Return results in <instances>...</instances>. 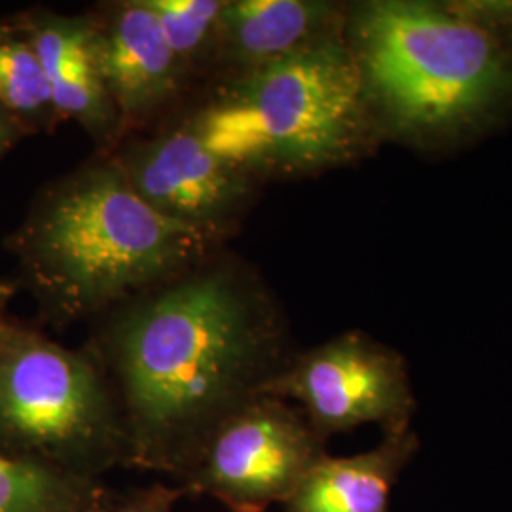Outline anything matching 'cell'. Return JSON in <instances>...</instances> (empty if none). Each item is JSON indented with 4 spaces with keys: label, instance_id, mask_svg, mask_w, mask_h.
Returning a JSON list of instances; mask_svg holds the SVG:
<instances>
[{
    "label": "cell",
    "instance_id": "6da1fadb",
    "mask_svg": "<svg viewBox=\"0 0 512 512\" xmlns=\"http://www.w3.org/2000/svg\"><path fill=\"white\" fill-rule=\"evenodd\" d=\"M82 346L118 404L128 469L173 480L298 351L266 277L228 247L95 319Z\"/></svg>",
    "mask_w": 512,
    "mask_h": 512
},
{
    "label": "cell",
    "instance_id": "7a4b0ae2",
    "mask_svg": "<svg viewBox=\"0 0 512 512\" xmlns=\"http://www.w3.org/2000/svg\"><path fill=\"white\" fill-rule=\"evenodd\" d=\"M346 42L384 145L446 154L512 118V0L349 2Z\"/></svg>",
    "mask_w": 512,
    "mask_h": 512
},
{
    "label": "cell",
    "instance_id": "3957f363",
    "mask_svg": "<svg viewBox=\"0 0 512 512\" xmlns=\"http://www.w3.org/2000/svg\"><path fill=\"white\" fill-rule=\"evenodd\" d=\"M224 247L154 211L110 152L42 184L4 236L38 325L57 330L90 325Z\"/></svg>",
    "mask_w": 512,
    "mask_h": 512
},
{
    "label": "cell",
    "instance_id": "277c9868",
    "mask_svg": "<svg viewBox=\"0 0 512 512\" xmlns=\"http://www.w3.org/2000/svg\"><path fill=\"white\" fill-rule=\"evenodd\" d=\"M169 122L264 186L359 164L384 147L346 38L209 82Z\"/></svg>",
    "mask_w": 512,
    "mask_h": 512
},
{
    "label": "cell",
    "instance_id": "5b68a950",
    "mask_svg": "<svg viewBox=\"0 0 512 512\" xmlns=\"http://www.w3.org/2000/svg\"><path fill=\"white\" fill-rule=\"evenodd\" d=\"M0 458L103 480L128 469V440L103 370L38 323L0 319Z\"/></svg>",
    "mask_w": 512,
    "mask_h": 512
},
{
    "label": "cell",
    "instance_id": "8992f818",
    "mask_svg": "<svg viewBox=\"0 0 512 512\" xmlns=\"http://www.w3.org/2000/svg\"><path fill=\"white\" fill-rule=\"evenodd\" d=\"M262 395L296 404L327 442L368 423L403 433L416 410L403 353L359 329L298 349Z\"/></svg>",
    "mask_w": 512,
    "mask_h": 512
},
{
    "label": "cell",
    "instance_id": "52a82bcc",
    "mask_svg": "<svg viewBox=\"0 0 512 512\" xmlns=\"http://www.w3.org/2000/svg\"><path fill=\"white\" fill-rule=\"evenodd\" d=\"M325 454L327 440L296 404L258 395L220 423L177 486L230 512H266L283 505Z\"/></svg>",
    "mask_w": 512,
    "mask_h": 512
},
{
    "label": "cell",
    "instance_id": "ba28073f",
    "mask_svg": "<svg viewBox=\"0 0 512 512\" xmlns=\"http://www.w3.org/2000/svg\"><path fill=\"white\" fill-rule=\"evenodd\" d=\"M110 154L154 211L220 245L238 236L266 188L177 122L126 137Z\"/></svg>",
    "mask_w": 512,
    "mask_h": 512
},
{
    "label": "cell",
    "instance_id": "9c48e42d",
    "mask_svg": "<svg viewBox=\"0 0 512 512\" xmlns=\"http://www.w3.org/2000/svg\"><path fill=\"white\" fill-rule=\"evenodd\" d=\"M93 52L124 139L162 128L196 92L145 0H109L88 10ZM122 139V141H124Z\"/></svg>",
    "mask_w": 512,
    "mask_h": 512
},
{
    "label": "cell",
    "instance_id": "30bf717a",
    "mask_svg": "<svg viewBox=\"0 0 512 512\" xmlns=\"http://www.w3.org/2000/svg\"><path fill=\"white\" fill-rule=\"evenodd\" d=\"M12 19L37 52L63 124L74 122L84 129L95 152H112L124 131L95 61L90 12L67 16L31 6Z\"/></svg>",
    "mask_w": 512,
    "mask_h": 512
},
{
    "label": "cell",
    "instance_id": "8fae6325",
    "mask_svg": "<svg viewBox=\"0 0 512 512\" xmlns=\"http://www.w3.org/2000/svg\"><path fill=\"white\" fill-rule=\"evenodd\" d=\"M348 10L340 0H226L209 82L346 38Z\"/></svg>",
    "mask_w": 512,
    "mask_h": 512
},
{
    "label": "cell",
    "instance_id": "7c38bea8",
    "mask_svg": "<svg viewBox=\"0 0 512 512\" xmlns=\"http://www.w3.org/2000/svg\"><path fill=\"white\" fill-rule=\"evenodd\" d=\"M418 450L420 439L408 429L384 435L378 446L355 456L334 458L327 452L283 503V511L389 512L393 486Z\"/></svg>",
    "mask_w": 512,
    "mask_h": 512
},
{
    "label": "cell",
    "instance_id": "4fadbf2b",
    "mask_svg": "<svg viewBox=\"0 0 512 512\" xmlns=\"http://www.w3.org/2000/svg\"><path fill=\"white\" fill-rule=\"evenodd\" d=\"M0 107L33 135H52L63 124L37 52L12 16L0 18Z\"/></svg>",
    "mask_w": 512,
    "mask_h": 512
},
{
    "label": "cell",
    "instance_id": "5bb4252c",
    "mask_svg": "<svg viewBox=\"0 0 512 512\" xmlns=\"http://www.w3.org/2000/svg\"><path fill=\"white\" fill-rule=\"evenodd\" d=\"M105 490L103 480L0 458V512H92Z\"/></svg>",
    "mask_w": 512,
    "mask_h": 512
},
{
    "label": "cell",
    "instance_id": "9a60e30c",
    "mask_svg": "<svg viewBox=\"0 0 512 512\" xmlns=\"http://www.w3.org/2000/svg\"><path fill=\"white\" fill-rule=\"evenodd\" d=\"M171 52L192 76L196 90L209 82L219 46L226 0H145Z\"/></svg>",
    "mask_w": 512,
    "mask_h": 512
},
{
    "label": "cell",
    "instance_id": "2e32d148",
    "mask_svg": "<svg viewBox=\"0 0 512 512\" xmlns=\"http://www.w3.org/2000/svg\"><path fill=\"white\" fill-rule=\"evenodd\" d=\"M181 497L184 494L179 486L165 482L131 490H110L107 486L92 512H173Z\"/></svg>",
    "mask_w": 512,
    "mask_h": 512
},
{
    "label": "cell",
    "instance_id": "e0dca14e",
    "mask_svg": "<svg viewBox=\"0 0 512 512\" xmlns=\"http://www.w3.org/2000/svg\"><path fill=\"white\" fill-rule=\"evenodd\" d=\"M29 137H33L31 129L27 128L10 110L0 107V162Z\"/></svg>",
    "mask_w": 512,
    "mask_h": 512
},
{
    "label": "cell",
    "instance_id": "ac0fdd59",
    "mask_svg": "<svg viewBox=\"0 0 512 512\" xmlns=\"http://www.w3.org/2000/svg\"><path fill=\"white\" fill-rule=\"evenodd\" d=\"M19 293L18 283L8 277H0V319L10 313V304Z\"/></svg>",
    "mask_w": 512,
    "mask_h": 512
}]
</instances>
